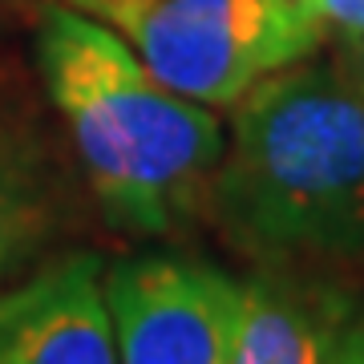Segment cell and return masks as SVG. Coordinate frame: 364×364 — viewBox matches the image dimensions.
I'll list each match as a JSON object with an SVG mask.
<instances>
[{
	"label": "cell",
	"instance_id": "6da1fadb",
	"mask_svg": "<svg viewBox=\"0 0 364 364\" xmlns=\"http://www.w3.org/2000/svg\"><path fill=\"white\" fill-rule=\"evenodd\" d=\"M207 215L263 272L364 251V93L340 65L299 61L231 105Z\"/></svg>",
	"mask_w": 364,
	"mask_h": 364
},
{
	"label": "cell",
	"instance_id": "7a4b0ae2",
	"mask_svg": "<svg viewBox=\"0 0 364 364\" xmlns=\"http://www.w3.org/2000/svg\"><path fill=\"white\" fill-rule=\"evenodd\" d=\"M37 65L105 223L162 239L207 210L223 134L210 105L174 93L97 16L45 4Z\"/></svg>",
	"mask_w": 364,
	"mask_h": 364
},
{
	"label": "cell",
	"instance_id": "3957f363",
	"mask_svg": "<svg viewBox=\"0 0 364 364\" xmlns=\"http://www.w3.org/2000/svg\"><path fill=\"white\" fill-rule=\"evenodd\" d=\"M93 9L162 85L210 109L308 61L328 37L304 0H93Z\"/></svg>",
	"mask_w": 364,
	"mask_h": 364
},
{
	"label": "cell",
	"instance_id": "277c9868",
	"mask_svg": "<svg viewBox=\"0 0 364 364\" xmlns=\"http://www.w3.org/2000/svg\"><path fill=\"white\" fill-rule=\"evenodd\" d=\"M117 364H231L243 279L178 251L105 263Z\"/></svg>",
	"mask_w": 364,
	"mask_h": 364
},
{
	"label": "cell",
	"instance_id": "5b68a950",
	"mask_svg": "<svg viewBox=\"0 0 364 364\" xmlns=\"http://www.w3.org/2000/svg\"><path fill=\"white\" fill-rule=\"evenodd\" d=\"M0 364H117L97 251L57 255L0 291Z\"/></svg>",
	"mask_w": 364,
	"mask_h": 364
},
{
	"label": "cell",
	"instance_id": "8992f818",
	"mask_svg": "<svg viewBox=\"0 0 364 364\" xmlns=\"http://www.w3.org/2000/svg\"><path fill=\"white\" fill-rule=\"evenodd\" d=\"M336 287L299 279L296 272H259L243 279V320L231 364H340Z\"/></svg>",
	"mask_w": 364,
	"mask_h": 364
},
{
	"label": "cell",
	"instance_id": "52a82bcc",
	"mask_svg": "<svg viewBox=\"0 0 364 364\" xmlns=\"http://www.w3.org/2000/svg\"><path fill=\"white\" fill-rule=\"evenodd\" d=\"M61 231V191L28 126L0 114V291L13 287Z\"/></svg>",
	"mask_w": 364,
	"mask_h": 364
},
{
	"label": "cell",
	"instance_id": "ba28073f",
	"mask_svg": "<svg viewBox=\"0 0 364 364\" xmlns=\"http://www.w3.org/2000/svg\"><path fill=\"white\" fill-rule=\"evenodd\" d=\"M304 4L316 13L324 33H332L340 45L364 37V0H304Z\"/></svg>",
	"mask_w": 364,
	"mask_h": 364
},
{
	"label": "cell",
	"instance_id": "9c48e42d",
	"mask_svg": "<svg viewBox=\"0 0 364 364\" xmlns=\"http://www.w3.org/2000/svg\"><path fill=\"white\" fill-rule=\"evenodd\" d=\"M340 364H364V299H344V316H340Z\"/></svg>",
	"mask_w": 364,
	"mask_h": 364
},
{
	"label": "cell",
	"instance_id": "30bf717a",
	"mask_svg": "<svg viewBox=\"0 0 364 364\" xmlns=\"http://www.w3.org/2000/svg\"><path fill=\"white\" fill-rule=\"evenodd\" d=\"M344 73L352 77V85L364 93V37H356V41H344L340 45V61H336Z\"/></svg>",
	"mask_w": 364,
	"mask_h": 364
}]
</instances>
